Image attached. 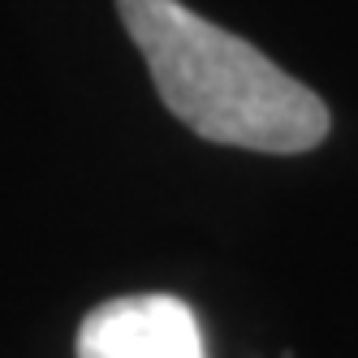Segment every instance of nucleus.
I'll list each match as a JSON object with an SVG mask.
<instances>
[{
    "instance_id": "nucleus-2",
    "label": "nucleus",
    "mask_w": 358,
    "mask_h": 358,
    "mask_svg": "<svg viewBox=\"0 0 358 358\" xmlns=\"http://www.w3.org/2000/svg\"><path fill=\"white\" fill-rule=\"evenodd\" d=\"M78 358H208L194 311L173 294L113 298L83 320Z\"/></svg>"
},
{
    "instance_id": "nucleus-1",
    "label": "nucleus",
    "mask_w": 358,
    "mask_h": 358,
    "mask_svg": "<svg viewBox=\"0 0 358 358\" xmlns=\"http://www.w3.org/2000/svg\"><path fill=\"white\" fill-rule=\"evenodd\" d=\"M117 9L169 113L199 138L268 156H298L328 138L324 99L255 43L182 0H117Z\"/></svg>"
}]
</instances>
